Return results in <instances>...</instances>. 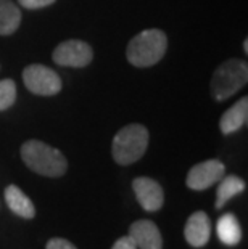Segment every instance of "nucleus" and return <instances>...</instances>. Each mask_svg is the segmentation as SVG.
Masks as SVG:
<instances>
[{
  "label": "nucleus",
  "mask_w": 248,
  "mask_h": 249,
  "mask_svg": "<svg viewBox=\"0 0 248 249\" xmlns=\"http://www.w3.org/2000/svg\"><path fill=\"white\" fill-rule=\"evenodd\" d=\"M21 158L31 171L45 177H61L68 169V161L63 153L40 140L23 143Z\"/></svg>",
  "instance_id": "nucleus-1"
},
{
  "label": "nucleus",
  "mask_w": 248,
  "mask_h": 249,
  "mask_svg": "<svg viewBox=\"0 0 248 249\" xmlns=\"http://www.w3.org/2000/svg\"><path fill=\"white\" fill-rule=\"evenodd\" d=\"M168 37L160 29H147L137 34L129 42L126 56L131 65L137 68H149L156 65L166 53Z\"/></svg>",
  "instance_id": "nucleus-2"
},
{
  "label": "nucleus",
  "mask_w": 248,
  "mask_h": 249,
  "mask_svg": "<svg viewBox=\"0 0 248 249\" xmlns=\"http://www.w3.org/2000/svg\"><path fill=\"white\" fill-rule=\"evenodd\" d=\"M149 130L142 124H129L114 135L112 145L113 160L121 166L139 161L149 146Z\"/></svg>",
  "instance_id": "nucleus-3"
},
{
  "label": "nucleus",
  "mask_w": 248,
  "mask_h": 249,
  "mask_svg": "<svg viewBox=\"0 0 248 249\" xmlns=\"http://www.w3.org/2000/svg\"><path fill=\"white\" fill-rule=\"evenodd\" d=\"M248 81V66L244 60H228L214 71L211 79V95L223 102L237 93Z\"/></svg>",
  "instance_id": "nucleus-4"
},
{
  "label": "nucleus",
  "mask_w": 248,
  "mask_h": 249,
  "mask_svg": "<svg viewBox=\"0 0 248 249\" xmlns=\"http://www.w3.org/2000/svg\"><path fill=\"white\" fill-rule=\"evenodd\" d=\"M24 86L29 92L42 97H52L61 90V79L60 76L50 68L42 65H31L23 71Z\"/></svg>",
  "instance_id": "nucleus-5"
},
{
  "label": "nucleus",
  "mask_w": 248,
  "mask_h": 249,
  "mask_svg": "<svg viewBox=\"0 0 248 249\" xmlns=\"http://www.w3.org/2000/svg\"><path fill=\"white\" fill-rule=\"evenodd\" d=\"M52 58H54V61L60 66L84 68L92 61L94 53H92V47L86 44V42L71 39V40L61 42L54 50Z\"/></svg>",
  "instance_id": "nucleus-6"
},
{
  "label": "nucleus",
  "mask_w": 248,
  "mask_h": 249,
  "mask_svg": "<svg viewBox=\"0 0 248 249\" xmlns=\"http://www.w3.org/2000/svg\"><path fill=\"white\" fill-rule=\"evenodd\" d=\"M224 174H226V167L221 161L218 160L203 161L189 171L186 183L191 190L202 192V190H207L210 187H213L216 182H219L224 177Z\"/></svg>",
  "instance_id": "nucleus-7"
},
{
  "label": "nucleus",
  "mask_w": 248,
  "mask_h": 249,
  "mask_svg": "<svg viewBox=\"0 0 248 249\" xmlns=\"http://www.w3.org/2000/svg\"><path fill=\"white\" fill-rule=\"evenodd\" d=\"M133 188L139 204L149 213H155L165 203V193L156 180L149 177H137L133 182Z\"/></svg>",
  "instance_id": "nucleus-8"
},
{
  "label": "nucleus",
  "mask_w": 248,
  "mask_h": 249,
  "mask_svg": "<svg viewBox=\"0 0 248 249\" xmlns=\"http://www.w3.org/2000/svg\"><path fill=\"white\" fill-rule=\"evenodd\" d=\"M137 249H163V238L152 220L142 219L131 225L129 235Z\"/></svg>",
  "instance_id": "nucleus-9"
},
{
  "label": "nucleus",
  "mask_w": 248,
  "mask_h": 249,
  "mask_svg": "<svg viewBox=\"0 0 248 249\" xmlns=\"http://www.w3.org/2000/svg\"><path fill=\"white\" fill-rule=\"evenodd\" d=\"M186 241L193 248H203L211 236V220L203 211H197L187 219L184 229Z\"/></svg>",
  "instance_id": "nucleus-10"
},
{
  "label": "nucleus",
  "mask_w": 248,
  "mask_h": 249,
  "mask_svg": "<svg viewBox=\"0 0 248 249\" xmlns=\"http://www.w3.org/2000/svg\"><path fill=\"white\" fill-rule=\"evenodd\" d=\"M247 119H248V98L244 97L223 114V118L219 121L221 132L224 135L234 134V132L242 129V125L247 124Z\"/></svg>",
  "instance_id": "nucleus-11"
},
{
  "label": "nucleus",
  "mask_w": 248,
  "mask_h": 249,
  "mask_svg": "<svg viewBox=\"0 0 248 249\" xmlns=\"http://www.w3.org/2000/svg\"><path fill=\"white\" fill-rule=\"evenodd\" d=\"M5 201L7 206L15 214L23 217V219H33L36 215V208L28 196H26L17 185H8L5 188Z\"/></svg>",
  "instance_id": "nucleus-12"
},
{
  "label": "nucleus",
  "mask_w": 248,
  "mask_h": 249,
  "mask_svg": "<svg viewBox=\"0 0 248 249\" xmlns=\"http://www.w3.org/2000/svg\"><path fill=\"white\" fill-rule=\"evenodd\" d=\"M216 233L221 243L226 246H235L242 241V227L234 214H224L219 217L218 225H216Z\"/></svg>",
  "instance_id": "nucleus-13"
},
{
  "label": "nucleus",
  "mask_w": 248,
  "mask_h": 249,
  "mask_svg": "<svg viewBox=\"0 0 248 249\" xmlns=\"http://www.w3.org/2000/svg\"><path fill=\"white\" fill-rule=\"evenodd\" d=\"M21 12L12 0H0V36H10L19 28Z\"/></svg>",
  "instance_id": "nucleus-14"
},
{
  "label": "nucleus",
  "mask_w": 248,
  "mask_h": 249,
  "mask_svg": "<svg viewBox=\"0 0 248 249\" xmlns=\"http://www.w3.org/2000/svg\"><path fill=\"white\" fill-rule=\"evenodd\" d=\"M245 190V182L237 176L223 177L219 180L218 193H216V209L224 208V204L234 196L240 195Z\"/></svg>",
  "instance_id": "nucleus-15"
},
{
  "label": "nucleus",
  "mask_w": 248,
  "mask_h": 249,
  "mask_svg": "<svg viewBox=\"0 0 248 249\" xmlns=\"http://www.w3.org/2000/svg\"><path fill=\"white\" fill-rule=\"evenodd\" d=\"M17 100V86L12 79H3L0 81V111L8 109L13 107Z\"/></svg>",
  "instance_id": "nucleus-16"
},
{
  "label": "nucleus",
  "mask_w": 248,
  "mask_h": 249,
  "mask_svg": "<svg viewBox=\"0 0 248 249\" xmlns=\"http://www.w3.org/2000/svg\"><path fill=\"white\" fill-rule=\"evenodd\" d=\"M19 5L26 10H39L55 3V0H18Z\"/></svg>",
  "instance_id": "nucleus-17"
},
{
  "label": "nucleus",
  "mask_w": 248,
  "mask_h": 249,
  "mask_svg": "<svg viewBox=\"0 0 248 249\" xmlns=\"http://www.w3.org/2000/svg\"><path fill=\"white\" fill-rule=\"evenodd\" d=\"M45 249H77L73 243H70L65 238H52L47 241Z\"/></svg>",
  "instance_id": "nucleus-18"
},
{
  "label": "nucleus",
  "mask_w": 248,
  "mask_h": 249,
  "mask_svg": "<svg viewBox=\"0 0 248 249\" xmlns=\"http://www.w3.org/2000/svg\"><path fill=\"white\" fill-rule=\"evenodd\" d=\"M112 249H137V246L134 245V241L131 240L129 236H123L114 243Z\"/></svg>",
  "instance_id": "nucleus-19"
},
{
  "label": "nucleus",
  "mask_w": 248,
  "mask_h": 249,
  "mask_svg": "<svg viewBox=\"0 0 248 249\" xmlns=\"http://www.w3.org/2000/svg\"><path fill=\"white\" fill-rule=\"evenodd\" d=\"M244 49H245V53H248V40L245 39V42H244Z\"/></svg>",
  "instance_id": "nucleus-20"
}]
</instances>
